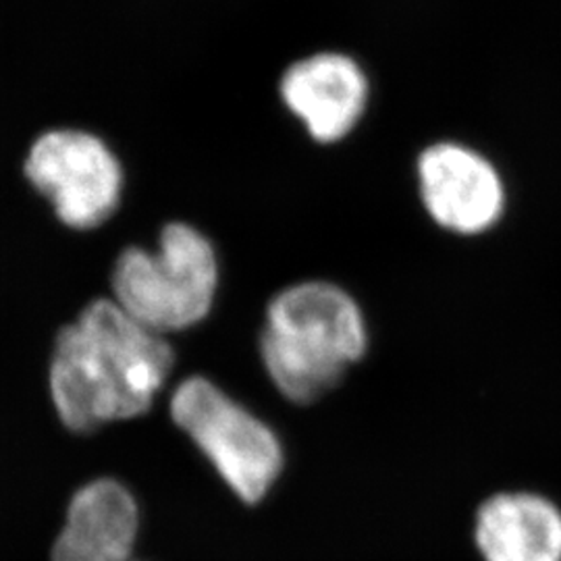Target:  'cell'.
<instances>
[{"label": "cell", "mask_w": 561, "mask_h": 561, "mask_svg": "<svg viewBox=\"0 0 561 561\" xmlns=\"http://www.w3.org/2000/svg\"><path fill=\"white\" fill-rule=\"evenodd\" d=\"M175 366L171 343L108 298L90 301L55 340L48 385L60 422L92 433L146 414Z\"/></svg>", "instance_id": "6da1fadb"}, {"label": "cell", "mask_w": 561, "mask_h": 561, "mask_svg": "<svg viewBox=\"0 0 561 561\" xmlns=\"http://www.w3.org/2000/svg\"><path fill=\"white\" fill-rule=\"evenodd\" d=\"M368 345L360 301L333 280L289 285L266 306L262 362L280 396L294 403L329 396L364 360Z\"/></svg>", "instance_id": "7a4b0ae2"}, {"label": "cell", "mask_w": 561, "mask_h": 561, "mask_svg": "<svg viewBox=\"0 0 561 561\" xmlns=\"http://www.w3.org/2000/svg\"><path fill=\"white\" fill-rule=\"evenodd\" d=\"M113 300L146 329L164 335L196 327L215 304L219 259L213 241L187 222L162 227L159 248H125L113 275Z\"/></svg>", "instance_id": "3957f363"}, {"label": "cell", "mask_w": 561, "mask_h": 561, "mask_svg": "<svg viewBox=\"0 0 561 561\" xmlns=\"http://www.w3.org/2000/svg\"><path fill=\"white\" fill-rule=\"evenodd\" d=\"M169 410L241 502L266 497L283 468V449L271 426L204 377L181 382Z\"/></svg>", "instance_id": "277c9868"}, {"label": "cell", "mask_w": 561, "mask_h": 561, "mask_svg": "<svg viewBox=\"0 0 561 561\" xmlns=\"http://www.w3.org/2000/svg\"><path fill=\"white\" fill-rule=\"evenodd\" d=\"M422 213L445 236L481 240L502 227L512 192L500 162L472 141L437 138L414 159Z\"/></svg>", "instance_id": "5b68a950"}, {"label": "cell", "mask_w": 561, "mask_h": 561, "mask_svg": "<svg viewBox=\"0 0 561 561\" xmlns=\"http://www.w3.org/2000/svg\"><path fill=\"white\" fill-rule=\"evenodd\" d=\"M23 175L65 227L90 231L108 221L123 196V167L96 134L50 129L30 146Z\"/></svg>", "instance_id": "8992f818"}, {"label": "cell", "mask_w": 561, "mask_h": 561, "mask_svg": "<svg viewBox=\"0 0 561 561\" xmlns=\"http://www.w3.org/2000/svg\"><path fill=\"white\" fill-rule=\"evenodd\" d=\"M283 104L322 146L347 140L368 113L373 88L360 60L324 50L296 60L280 76Z\"/></svg>", "instance_id": "52a82bcc"}, {"label": "cell", "mask_w": 561, "mask_h": 561, "mask_svg": "<svg viewBox=\"0 0 561 561\" xmlns=\"http://www.w3.org/2000/svg\"><path fill=\"white\" fill-rule=\"evenodd\" d=\"M140 533V507L125 484L96 479L67 507L53 561H129Z\"/></svg>", "instance_id": "ba28073f"}, {"label": "cell", "mask_w": 561, "mask_h": 561, "mask_svg": "<svg viewBox=\"0 0 561 561\" xmlns=\"http://www.w3.org/2000/svg\"><path fill=\"white\" fill-rule=\"evenodd\" d=\"M482 561H561V510L533 491H502L474 514Z\"/></svg>", "instance_id": "9c48e42d"}, {"label": "cell", "mask_w": 561, "mask_h": 561, "mask_svg": "<svg viewBox=\"0 0 561 561\" xmlns=\"http://www.w3.org/2000/svg\"><path fill=\"white\" fill-rule=\"evenodd\" d=\"M129 561H138V560H129Z\"/></svg>", "instance_id": "30bf717a"}]
</instances>
